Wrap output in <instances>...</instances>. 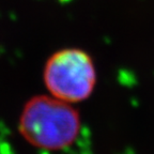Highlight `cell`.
Here are the masks:
<instances>
[{
    "label": "cell",
    "mask_w": 154,
    "mask_h": 154,
    "mask_svg": "<svg viewBox=\"0 0 154 154\" xmlns=\"http://www.w3.org/2000/svg\"><path fill=\"white\" fill-rule=\"evenodd\" d=\"M23 138L44 151H63L77 141L82 118L74 104L51 94H38L25 102L18 118Z\"/></svg>",
    "instance_id": "obj_1"
},
{
    "label": "cell",
    "mask_w": 154,
    "mask_h": 154,
    "mask_svg": "<svg viewBox=\"0 0 154 154\" xmlns=\"http://www.w3.org/2000/svg\"><path fill=\"white\" fill-rule=\"evenodd\" d=\"M96 82L93 58L78 47L56 51L43 67V82L47 93L74 105L89 99L95 90Z\"/></svg>",
    "instance_id": "obj_2"
}]
</instances>
